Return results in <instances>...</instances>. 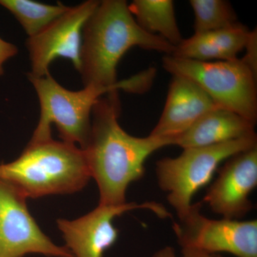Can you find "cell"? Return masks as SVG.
<instances>
[{
	"label": "cell",
	"mask_w": 257,
	"mask_h": 257,
	"mask_svg": "<svg viewBox=\"0 0 257 257\" xmlns=\"http://www.w3.org/2000/svg\"><path fill=\"white\" fill-rule=\"evenodd\" d=\"M194 11V34L230 28L239 23L237 15L225 0H190Z\"/></svg>",
	"instance_id": "obj_17"
},
{
	"label": "cell",
	"mask_w": 257,
	"mask_h": 257,
	"mask_svg": "<svg viewBox=\"0 0 257 257\" xmlns=\"http://www.w3.org/2000/svg\"><path fill=\"white\" fill-rule=\"evenodd\" d=\"M134 47L165 55H172L175 48L140 28L124 0L100 1L82 30L79 72L84 87L97 86L118 92V64Z\"/></svg>",
	"instance_id": "obj_2"
},
{
	"label": "cell",
	"mask_w": 257,
	"mask_h": 257,
	"mask_svg": "<svg viewBox=\"0 0 257 257\" xmlns=\"http://www.w3.org/2000/svg\"><path fill=\"white\" fill-rule=\"evenodd\" d=\"M182 257H219L192 248H182Z\"/></svg>",
	"instance_id": "obj_19"
},
{
	"label": "cell",
	"mask_w": 257,
	"mask_h": 257,
	"mask_svg": "<svg viewBox=\"0 0 257 257\" xmlns=\"http://www.w3.org/2000/svg\"><path fill=\"white\" fill-rule=\"evenodd\" d=\"M99 3L97 0H87L70 7L43 31L29 37L26 46L31 72L28 77H41L50 74L51 63L59 57L68 59L79 72L83 28Z\"/></svg>",
	"instance_id": "obj_9"
},
{
	"label": "cell",
	"mask_w": 257,
	"mask_h": 257,
	"mask_svg": "<svg viewBox=\"0 0 257 257\" xmlns=\"http://www.w3.org/2000/svg\"><path fill=\"white\" fill-rule=\"evenodd\" d=\"M27 199L15 186L0 179V257L32 253L74 257L66 246H57L44 234L29 211Z\"/></svg>",
	"instance_id": "obj_8"
},
{
	"label": "cell",
	"mask_w": 257,
	"mask_h": 257,
	"mask_svg": "<svg viewBox=\"0 0 257 257\" xmlns=\"http://www.w3.org/2000/svg\"><path fill=\"white\" fill-rule=\"evenodd\" d=\"M28 79L36 91L40 107V119L30 139L31 143L52 139L51 128L54 124L62 141L78 145L83 150L90 134L94 104L101 96L118 92L94 85L86 86L78 91L69 90L50 74Z\"/></svg>",
	"instance_id": "obj_4"
},
{
	"label": "cell",
	"mask_w": 257,
	"mask_h": 257,
	"mask_svg": "<svg viewBox=\"0 0 257 257\" xmlns=\"http://www.w3.org/2000/svg\"><path fill=\"white\" fill-rule=\"evenodd\" d=\"M202 204H192L174 231L182 248L209 253L226 252L236 257H257V221L208 219L201 214Z\"/></svg>",
	"instance_id": "obj_7"
},
{
	"label": "cell",
	"mask_w": 257,
	"mask_h": 257,
	"mask_svg": "<svg viewBox=\"0 0 257 257\" xmlns=\"http://www.w3.org/2000/svg\"><path fill=\"white\" fill-rule=\"evenodd\" d=\"M18 53V48L14 44L6 42L0 37V77L4 74V64Z\"/></svg>",
	"instance_id": "obj_18"
},
{
	"label": "cell",
	"mask_w": 257,
	"mask_h": 257,
	"mask_svg": "<svg viewBox=\"0 0 257 257\" xmlns=\"http://www.w3.org/2000/svg\"><path fill=\"white\" fill-rule=\"evenodd\" d=\"M218 107L207 93L190 79L173 76L165 108L150 135L173 139Z\"/></svg>",
	"instance_id": "obj_12"
},
{
	"label": "cell",
	"mask_w": 257,
	"mask_h": 257,
	"mask_svg": "<svg viewBox=\"0 0 257 257\" xmlns=\"http://www.w3.org/2000/svg\"><path fill=\"white\" fill-rule=\"evenodd\" d=\"M0 5L14 15L29 37L38 35L70 8L60 3L52 5L32 0H0Z\"/></svg>",
	"instance_id": "obj_16"
},
{
	"label": "cell",
	"mask_w": 257,
	"mask_h": 257,
	"mask_svg": "<svg viewBox=\"0 0 257 257\" xmlns=\"http://www.w3.org/2000/svg\"><path fill=\"white\" fill-rule=\"evenodd\" d=\"M251 31L240 23L230 27L183 39L172 56L201 62L231 61L247 45Z\"/></svg>",
	"instance_id": "obj_14"
},
{
	"label": "cell",
	"mask_w": 257,
	"mask_h": 257,
	"mask_svg": "<svg viewBox=\"0 0 257 257\" xmlns=\"http://www.w3.org/2000/svg\"><path fill=\"white\" fill-rule=\"evenodd\" d=\"M162 65L172 76L185 77L197 84L218 107L256 124V72L243 59L201 62L165 55Z\"/></svg>",
	"instance_id": "obj_5"
},
{
	"label": "cell",
	"mask_w": 257,
	"mask_h": 257,
	"mask_svg": "<svg viewBox=\"0 0 257 257\" xmlns=\"http://www.w3.org/2000/svg\"><path fill=\"white\" fill-rule=\"evenodd\" d=\"M120 111L118 93L99 98L92 109L87 145L82 150L97 184L101 205L126 204L128 186L143 178L147 158L162 147L173 145L172 138L128 135L118 121Z\"/></svg>",
	"instance_id": "obj_1"
},
{
	"label": "cell",
	"mask_w": 257,
	"mask_h": 257,
	"mask_svg": "<svg viewBox=\"0 0 257 257\" xmlns=\"http://www.w3.org/2000/svg\"><path fill=\"white\" fill-rule=\"evenodd\" d=\"M91 178L84 152L53 139L29 142L18 159L0 164V179L15 186L27 199L78 192Z\"/></svg>",
	"instance_id": "obj_3"
},
{
	"label": "cell",
	"mask_w": 257,
	"mask_h": 257,
	"mask_svg": "<svg viewBox=\"0 0 257 257\" xmlns=\"http://www.w3.org/2000/svg\"><path fill=\"white\" fill-rule=\"evenodd\" d=\"M152 257H177V255L173 248L171 246H165L158 250Z\"/></svg>",
	"instance_id": "obj_20"
},
{
	"label": "cell",
	"mask_w": 257,
	"mask_h": 257,
	"mask_svg": "<svg viewBox=\"0 0 257 257\" xmlns=\"http://www.w3.org/2000/svg\"><path fill=\"white\" fill-rule=\"evenodd\" d=\"M255 123L233 111L216 108L173 140L182 148L204 147L255 136Z\"/></svg>",
	"instance_id": "obj_13"
},
{
	"label": "cell",
	"mask_w": 257,
	"mask_h": 257,
	"mask_svg": "<svg viewBox=\"0 0 257 257\" xmlns=\"http://www.w3.org/2000/svg\"><path fill=\"white\" fill-rule=\"evenodd\" d=\"M256 146L255 135L213 146L184 149L178 157L159 160L156 164L157 182L168 194L167 200L178 218L188 212L193 197L209 184L220 164Z\"/></svg>",
	"instance_id": "obj_6"
},
{
	"label": "cell",
	"mask_w": 257,
	"mask_h": 257,
	"mask_svg": "<svg viewBox=\"0 0 257 257\" xmlns=\"http://www.w3.org/2000/svg\"><path fill=\"white\" fill-rule=\"evenodd\" d=\"M148 209L159 217L167 218L170 212L156 202H126L121 205H101L74 220L57 219L66 247L74 257H103L117 241L119 231L113 224L116 216L135 209Z\"/></svg>",
	"instance_id": "obj_10"
},
{
	"label": "cell",
	"mask_w": 257,
	"mask_h": 257,
	"mask_svg": "<svg viewBox=\"0 0 257 257\" xmlns=\"http://www.w3.org/2000/svg\"><path fill=\"white\" fill-rule=\"evenodd\" d=\"M128 8L145 31L162 37L174 47L183 40L172 0H135Z\"/></svg>",
	"instance_id": "obj_15"
},
{
	"label": "cell",
	"mask_w": 257,
	"mask_h": 257,
	"mask_svg": "<svg viewBox=\"0 0 257 257\" xmlns=\"http://www.w3.org/2000/svg\"><path fill=\"white\" fill-rule=\"evenodd\" d=\"M257 185V146L225 161L202 202L224 219L238 220L252 209L249 195Z\"/></svg>",
	"instance_id": "obj_11"
}]
</instances>
